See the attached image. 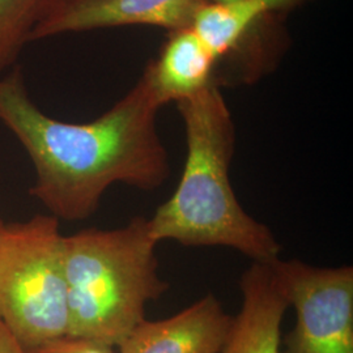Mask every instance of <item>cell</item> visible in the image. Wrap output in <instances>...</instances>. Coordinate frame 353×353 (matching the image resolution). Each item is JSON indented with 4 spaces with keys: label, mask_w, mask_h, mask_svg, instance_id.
Here are the masks:
<instances>
[{
    "label": "cell",
    "mask_w": 353,
    "mask_h": 353,
    "mask_svg": "<svg viewBox=\"0 0 353 353\" xmlns=\"http://www.w3.org/2000/svg\"><path fill=\"white\" fill-rule=\"evenodd\" d=\"M160 103L143 72L134 88L88 123H68L43 113L14 65L0 76V122L34 165L30 194L58 220L94 214L114 183L152 191L170 174L168 152L156 127Z\"/></svg>",
    "instance_id": "6da1fadb"
},
{
    "label": "cell",
    "mask_w": 353,
    "mask_h": 353,
    "mask_svg": "<svg viewBox=\"0 0 353 353\" xmlns=\"http://www.w3.org/2000/svg\"><path fill=\"white\" fill-rule=\"evenodd\" d=\"M176 108L186 130V163L176 191L150 219L153 239L224 246L252 262H272L280 254L278 240L242 208L230 185L236 127L221 90L204 89Z\"/></svg>",
    "instance_id": "7a4b0ae2"
},
{
    "label": "cell",
    "mask_w": 353,
    "mask_h": 353,
    "mask_svg": "<svg viewBox=\"0 0 353 353\" xmlns=\"http://www.w3.org/2000/svg\"><path fill=\"white\" fill-rule=\"evenodd\" d=\"M157 245L143 216L126 227L63 236L67 335L118 348L145 319V305L169 290L159 274Z\"/></svg>",
    "instance_id": "3957f363"
},
{
    "label": "cell",
    "mask_w": 353,
    "mask_h": 353,
    "mask_svg": "<svg viewBox=\"0 0 353 353\" xmlns=\"http://www.w3.org/2000/svg\"><path fill=\"white\" fill-rule=\"evenodd\" d=\"M0 321L24 350L68 334L63 236L55 216L3 224Z\"/></svg>",
    "instance_id": "277c9868"
},
{
    "label": "cell",
    "mask_w": 353,
    "mask_h": 353,
    "mask_svg": "<svg viewBox=\"0 0 353 353\" xmlns=\"http://www.w3.org/2000/svg\"><path fill=\"white\" fill-rule=\"evenodd\" d=\"M296 312L285 353H353V268H321L301 261L268 263Z\"/></svg>",
    "instance_id": "5b68a950"
},
{
    "label": "cell",
    "mask_w": 353,
    "mask_h": 353,
    "mask_svg": "<svg viewBox=\"0 0 353 353\" xmlns=\"http://www.w3.org/2000/svg\"><path fill=\"white\" fill-rule=\"evenodd\" d=\"M211 0H59L34 29L30 42L67 33L119 26H157L168 32L192 24Z\"/></svg>",
    "instance_id": "8992f818"
},
{
    "label": "cell",
    "mask_w": 353,
    "mask_h": 353,
    "mask_svg": "<svg viewBox=\"0 0 353 353\" xmlns=\"http://www.w3.org/2000/svg\"><path fill=\"white\" fill-rule=\"evenodd\" d=\"M233 316L214 294H207L174 316L134 328L119 353H221Z\"/></svg>",
    "instance_id": "52a82bcc"
},
{
    "label": "cell",
    "mask_w": 353,
    "mask_h": 353,
    "mask_svg": "<svg viewBox=\"0 0 353 353\" xmlns=\"http://www.w3.org/2000/svg\"><path fill=\"white\" fill-rule=\"evenodd\" d=\"M242 303L221 353H281V325L290 303L268 263L252 262L240 281Z\"/></svg>",
    "instance_id": "ba28073f"
},
{
    "label": "cell",
    "mask_w": 353,
    "mask_h": 353,
    "mask_svg": "<svg viewBox=\"0 0 353 353\" xmlns=\"http://www.w3.org/2000/svg\"><path fill=\"white\" fill-rule=\"evenodd\" d=\"M216 65L212 52L188 26L169 32L157 59L148 63L144 74L163 108L214 87Z\"/></svg>",
    "instance_id": "9c48e42d"
},
{
    "label": "cell",
    "mask_w": 353,
    "mask_h": 353,
    "mask_svg": "<svg viewBox=\"0 0 353 353\" xmlns=\"http://www.w3.org/2000/svg\"><path fill=\"white\" fill-rule=\"evenodd\" d=\"M59 0H0V75L14 67L38 24Z\"/></svg>",
    "instance_id": "30bf717a"
},
{
    "label": "cell",
    "mask_w": 353,
    "mask_h": 353,
    "mask_svg": "<svg viewBox=\"0 0 353 353\" xmlns=\"http://www.w3.org/2000/svg\"><path fill=\"white\" fill-rule=\"evenodd\" d=\"M26 353H117L115 348L101 341L88 338H80L72 335H64L61 338L46 341L26 350Z\"/></svg>",
    "instance_id": "8fae6325"
},
{
    "label": "cell",
    "mask_w": 353,
    "mask_h": 353,
    "mask_svg": "<svg viewBox=\"0 0 353 353\" xmlns=\"http://www.w3.org/2000/svg\"><path fill=\"white\" fill-rule=\"evenodd\" d=\"M0 353H26L12 332L0 321Z\"/></svg>",
    "instance_id": "7c38bea8"
},
{
    "label": "cell",
    "mask_w": 353,
    "mask_h": 353,
    "mask_svg": "<svg viewBox=\"0 0 353 353\" xmlns=\"http://www.w3.org/2000/svg\"><path fill=\"white\" fill-rule=\"evenodd\" d=\"M211 1H220L221 3V1H232V0H211Z\"/></svg>",
    "instance_id": "4fadbf2b"
},
{
    "label": "cell",
    "mask_w": 353,
    "mask_h": 353,
    "mask_svg": "<svg viewBox=\"0 0 353 353\" xmlns=\"http://www.w3.org/2000/svg\"><path fill=\"white\" fill-rule=\"evenodd\" d=\"M305 1H307V0H299V3H300V4H303Z\"/></svg>",
    "instance_id": "5bb4252c"
},
{
    "label": "cell",
    "mask_w": 353,
    "mask_h": 353,
    "mask_svg": "<svg viewBox=\"0 0 353 353\" xmlns=\"http://www.w3.org/2000/svg\"><path fill=\"white\" fill-rule=\"evenodd\" d=\"M3 224H4V223H3V221H0V230H1V228H3Z\"/></svg>",
    "instance_id": "9a60e30c"
}]
</instances>
